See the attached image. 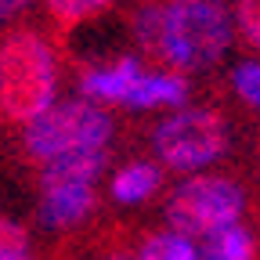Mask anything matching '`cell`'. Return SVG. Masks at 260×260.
Returning a JSON list of instances; mask_svg holds the SVG:
<instances>
[{
	"label": "cell",
	"instance_id": "obj_1",
	"mask_svg": "<svg viewBox=\"0 0 260 260\" xmlns=\"http://www.w3.org/2000/svg\"><path fill=\"white\" fill-rule=\"evenodd\" d=\"M130 37L162 69L210 73L235 44L228 0H141L130 15Z\"/></svg>",
	"mask_w": 260,
	"mask_h": 260
},
{
	"label": "cell",
	"instance_id": "obj_2",
	"mask_svg": "<svg viewBox=\"0 0 260 260\" xmlns=\"http://www.w3.org/2000/svg\"><path fill=\"white\" fill-rule=\"evenodd\" d=\"M58 54L37 29L0 37V123L25 126L58 102Z\"/></svg>",
	"mask_w": 260,
	"mask_h": 260
},
{
	"label": "cell",
	"instance_id": "obj_3",
	"mask_svg": "<svg viewBox=\"0 0 260 260\" xmlns=\"http://www.w3.org/2000/svg\"><path fill=\"white\" fill-rule=\"evenodd\" d=\"M112 134H116V119L105 105L87 102V98H65L22 126V152L29 162L44 167V162L69 152L109 148Z\"/></svg>",
	"mask_w": 260,
	"mask_h": 260
},
{
	"label": "cell",
	"instance_id": "obj_4",
	"mask_svg": "<svg viewBox=\"0 0 260 260\" xmlns=\"http://www.w3.org/2000/svg\"><path fill=\"white\" fill-rule=\"evenodd\" d=\"M228 119L210 105H181L152 126L155 162L170 174H199L228 152Z\"/></svg>",
	"mask_w": 260,
	"mask_h": 260
},
{
	"label": "cell",
	"instance_id": "obj_5",
	"mask_svg": "<svg viewBox=\"0 0 260 260\" xmlns=\"http://www.w3.org/2000/svg\"><path fill=\"white\" fill-rule=\"evenodd\" d=\"M246 213V191L239 181L220 174H191L167 199V228L184 239H210Z\"/></svg>",
	"mask_w": 260,
	"mask_h": 260
},
{
	"label": "cell",
	"instance_id": "obj_6",
	"mask_svg": "<svg viewBox=\"0 0 260 260\" xmlns=\"http://www.w3.org/2000/svg\"><path fill=\"white\" fill-rule=\"evenodd\" d=\"M98 210L94 181H58L40 177V224L47 232H73Z\"/></svg>",
	"mask_w": 260,
	"mask_h": 260
},
{
	"label": "cell",
	"instance_id": "obj_7",
	"mask_svg": "<svg viewBox=\"0 0 260 260\" xmlns=\"http://www.w3.org/2000/svg\"><path fill=\"white\" fill-rule=\"evenodd\" d=\"M141 76H145L141 58L134 54H123L105 65H87V69H80V98L98 102L105 109H126Z\"/></svg>",
	"mask_w": 260,
	"mask_h": 260
},
{
	"label": "cell",
	"instance_id": "obj_8",
	"mask_svg": "<svg viewBox=\"0 0 260 260\" xmlns=\"http://www.w3.org/2000/svg\"><path fill=\"white\" fill-rule=\"evenodd\" d=\"M162 174H167V170H162L159 162L134 159V162H126V167H119L112 174L109 191H112V199L119 206H141V203H148L152 195L162 188Z\"/></svg>",
	"mask_w": 260,
	"mask_h": 260
},
{
	"label": "cell",
	"instance_id": "obj_9",
	"mask_svg": "<svg viewBox=\"0 0 260 260\" xmlns=\"http://www.w3.org/2000/svg\"><path fill=\"white\" fill-rule=\"evenodd\" d=\"M199 260H256V239L242 220L228 224L220 232H213L210 239H203Z\"/></svg>",
	"mask_w": 260,
	"mask_h": 260
},
{
	"label": "cell",
	"instance_id": "obj_10",
	"mask_svg": "<svg viewBox=\"0 0 260 260\" xmlns=\"http://www.w3.org/2000/svg\"><path fill=\"white\" fill-rule=\"evenodd\" d=\"M44 8L61 32H69V29H80L94 18H102L105 11H112L116 0H44Z\"/></svg>",
	"mask_w": 260,
	"mask_h": 260
},
{
	"label": "cell",
	"instance_id": "obj_11",
	"mask_svg": "<svg viewBox=\"0 0 260 260\" xmlns=\"http://www.w3.org/2000/svg\"><path fill=\"white\" fill-rule=\"evenodd\" d=\"M134 260H199V249H195L191 239L177 235V232H152L138 242Z\"/></svg>",
	"mask_w": 260,
	"mask_h": 260
},
{
	"label": "cell",
	"instance_id": "obj_12",
	"mask_svg": "<svg viewBox=\"0 0 260 260\" xmlns=\"http://www.w3.org/2000/svg\"><path fill=\"white\" fill-rule=\"evenodd\" d=\"M232 90L239 94V102L260 112V58L239 61L232 69Z\"/></svg>",
	"mask_w": 260,
	"mask_h": 260
},
{
	"label": "cell",
	"instance_id": "obj_13",
	"mask_svg": "<svg viewBox=\"0 0 260 260\" xmlns=\"http://www.w3.org/2000/svg\"><path fill=\"white\" fill-rule=\"evenodd\" d=\"M232 18H235L239 37H242L253 51H260V0H235Z\"/></svg>",
	"mask_w": 260,
	"mask_h": 260
},
{
	"label": "cell",
	"instance_id": "obj_14",
	"mask_svg": "<svg viewBox=\"0 0 260 260\" xmlns=\"http://www.w3.org/2000/svg\"><path fill=\"white\" fill-rule=\"evenodd\" d=\"M29 253V232L22 224L0 217V260H18Z\"/></svg>",
	"mask_w": 260,
	"mask_h": 260
},
{
	"label": "cell",
	"instance_id": "obj_15",
	"mask_svg": "<svg viewBox=\"0 0 260 260\" xmlns=\"http://www.w3.org/2000/svg\"><path fill=\"white\" fill-rule=\"evenodd\" d=\"M32 4H37V0H0V25L18 22L22 15L32 11Z\"/></svg>",
	"mask_w": 260,
	"mask_h": 260
},
{
	"label": "cell",
	"instance_id": "obj_16",
	"mask_svg": "<svg viewBox=\"0 0 260 260\" xmlns=\"http://www.w3.org/2000/svg\"><path fill=\"white\" fill-rule=\"evenodd\" d=\"M98 260H134V249H130V246H109Z\"/></svg>",
	"mask_w": 260,
	"mask_h": 260
},
{
	"label": "cell",
	"instance_id": "obj_17",
	"mask_svg": "<svg viewBox=\"0 0 260 260\" xmlns=\"http://www.w3.org/2000/svg\"><path fill=\"white\" fill-rule=\"evenodd\" d=\"M18 260H37V256H29V253H25V256H18Z\"/></svg>",
	"mask_w": 260,
	"mask_h": 260
}]
</instances>
